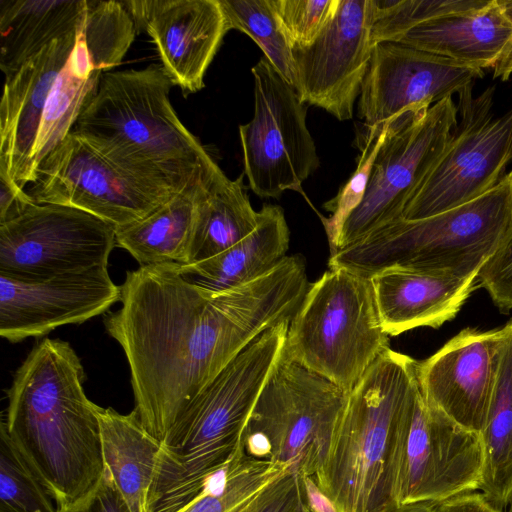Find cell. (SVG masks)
Returning a JSON list of instances; mask_svg holds the SVG:
<instances>
[{"label":"cell","mask_w":512,"mask_h":512,"mask_svg":"<svg viewBox=\"0 0 512 512\" xmlns=\"http://www.w3.org/2000/svg\"><path fill=\"white\" fill-rule=\"evenodd\" d=\"M498 374L481 438L484 466L479 491L506 510L512 496V319L507 323Z\"/></svg>","instance_id":"f1b7e54d"},{"label":"cell","mask_w":512,"mask_h":512,"mask_svg":"<svg viewBox=\"0 0 512 512\" xmlns=\"http://www.w3.org/2000/svg\"><path fill=\"white\" fill-rule=\"evenodd\" d=\"M495 88L458 94L459 121L447 146L408 201L402 219L418 220L473 201L492 190L512 160V107L493 117Z\"/></svg>","instance_id":"9c48e42d"},{"label":"cell","mask_w":512,"mask_h":512,"mask_svg":"<svg viewBox=\"0 0 512 512\" xmlns=\"http://www.w3.org/2000/svg\"><path fill=\"white\" fill-rule=\"evenodd\" d=\"M173 86L162 65L105 72L72 130L165 202L223 172L179 119Z\"/></svg>","instance_id":"3957f363"},{"label":"cell","mask_w":512,"mask_h":512,"mask_svg":"<svg viewBox=\"0 0 512 512\" xmlns=\"http://www.w3.org/2000/svg\"><path fill=\"white\" fill-rule=\"evenodd\" d=\"M388 348L371 278L329 268L289 322L283 354L350 393Z\"/></svg>","instance_id":"52a82bcc"},{"label":"cell","mask_w":512,"mask_h":512,"mask_svg":"<svg viewBox=\"0 0 512 512\" xmlns=\"http://www.w3.org/2000/svg\"><path fill=\"white\" fill-rule=\"evenodd\" d=\"M286 469L249 457L241 447L226 465L205 480L191 500L174 512H233Z\"/></svg>","instance_id":"f546056e"},{"label":"cell","mask_w":512,"mask_h":512,"mask_svg":"<svg viewBox=\"0 0 512 512\" xmlns=\"http://www.w3.org/2000/svg\"><path fill=\"white\" fill-rule=\"evenodd\" d=\"M476 277L409 269L374 275L371 280L385 333L390 337L417 327L439 328L458 314Z\"/></svg>","instance_id":"44dd1931"},{"label":"cell","mask_w":512,"mask_h":512,"mask_svg":"<svg viewBox=\"0 0 512 512\" xmlns=\"http://www.w3.org/2000/svg\"><path fill=\"white\" fill-rule=\"evenodd\" d=\"M251 72L254 115L239 126L249 188L261 198H279L287 190L305 196L302 184L320 164L307 106L265 57Z\"/></svg>","instance_id":"30bf717a"},{"label":"cell","mask_w":512,"mask_h":512,"mask_svg":"<svg viewBox=\"0 0 512 512\" xmlns=\"http://www.w3.org/2000/svg\"><path fill=\"white\" fill-rule=\"evenodd\" d=\"M87 1L84 41L96 66L105 72L121 63L137 29L123 1Z\"/></svg>","instance_id":"d6a6232c"},{"label":"cell","mask_w":512,"mask_h":512,"mask_svg":"<svg viewBox=\"0 0 512 512\" xmlns=\"http://www.w3.org/2000/svg\"><path fill=\"white\" fill-rule=\"evenodd\" d=\"M83 26L53 41L5 76L0 103V164L22 188L33 182L31 160L42 115Z\"/></svg>","instance_id":"ffe728a7"},{"label":"cell","mask_w":512,"mask_h":512,"mask_svg":"<svg viewBox=\"0 0 512 512\" xmlns=\"http://www.w3.org/2000/svg\"><path fill=\"white\" fill-rule=\"evenodd\" d=\"M491 0H371L373 46L398 42L427 21L481 9Z\"/></svg>","instance_id":"1f68e13d"},{"label":"cell","mask_w":512,"mask_h":512,"mask_svg":"<svg viewBox=\"0 0 512 512\" xmlns=\"http://www.w3.org/2000/svg\"><path fill=\"white\" fill-rule=\"evenodd\" d=\"M507 325L465 328L429 358L416 362L419 391L428 407L481 433L498 374Z\"/></svg>","instance_id":"e0dca14e"},{"label":"cell","mask_w":512,"mask_h":512,"mask_svg":"<svg viewBox=\"0 0 512 512\" xmlns=\"http://www.w3.org/2000/svg\"><path fill=\"white\" fill-rule=\"evenodd\" d=\"M484 76L482 69L398 42L374 46L358 101L364 126L427 110Z\"/></svg>","instance_id":"9a60e30c"},{"label":"cell","mask_w":512,"mask_h":512,"mask_svg":"<svg viewBox=\"0 0 512 512\" xmlns=\"http://www.w3.org/2000/svg\"><path fill=\"white\" fill-rule=\"evenodd\" d=\"M28 193L36 204L77 208L114 227L141 220L165 203L73 131L38 166Z\"/></svg>","instance_id":"5bb4252c"},{"label":"cell","mask_w":512,"mask_h":512,"mask_svg":"<svg viewBox=\"0 0 512 512\" xmlns=\"http://www.w3.org/2000/svg\"><path fill=\"white\" fill-rule=\"evenodd\" d=\"M49 492L10 438L0 427V512H56Z\"/></svg>","instance_id":"e575fe53"},{"label":"cell","mask_w":512,"mask_h":512,"mask_svg":"<svg viewBox=\"0 0 512 512\" xmlns=\"http://www.w3.org/2000/svg\"><path fill=\"white\" fill-rule=\"evenodd\" d=\"M348 394L282 352L244 428V454L313 478L327 458Z\"/></svg>","instance_id":"ba28073f"},{"label":"cell","mask_w":512,"mask_h":512,"mask_svg":"<svg viewBox=\"0 0 512 512\" xmlns=\"http://www.w3.org/2000/svg\"><path fill=\"white\" fill-rule=\"evenodd\" d=\"M84 380L71 345L46 338L7 391L6 430L58 506L88 492L105 470L98 405L86 396Z\"/></svg>","instance_id":"7a4b0ae2"},{"label":"cell","mask_w":512,"mask_h":512,"mask_svg":"<svg viewBox=\"0 0 512 512\" xmlns=\"http://www.w3.org/2000/svg\"><path fill=\"white\" fill-rule=\"evenodd\" d=\"M391 124L386 123L375 127L363 125L357 139L360 155L355 171L335 197L323 204V208L330 212V215L329 217L319 215V217L327 235L331 255L338 251L343 227L364 198L373 164Z\"/></svg>","instance_id":"836d02e7"},{"label":"cell","mask_w":512,"mask_h":512,"mask_svg":"<svg viewBox=\"0 0 512 512\" xmlns=\"http://www.w3.org/2000/svg\"><path fill=\"white\" fill-rule=\"evenodd\" d=\"M302 478L286 469L233 512H306Z\"/></svg>","instance_id":"8d00e7d4"},{"label":"cell","mask_w":512,"mask_h":512,"mask_svg":"<svg viewBox=\"0 0 512 512\" xmlns=\"http://www.w3.org/2000/svg\"><path fill=\"white\" fill-rule=\"evenodd\" d=\"M28 192L19 186L0 164V223L18 215L34 204Z\"/></svg>","instance_id":"ab89813d"},{"label":"cell","mask_w":512,"mask_h":512,"mask_svg":"<svg viewBox=\"0 0 512 512\" xmlns=\"http://www.w3.org/2000/svg\"><path fill=\"white\" fill-rule=\"evenodd\" d=\"M483 466L481 434L428 407L416 379L393 458L395 505L439 503L479 490Z\"/></svg>","instance_id":"8fae6325"},{"label":"cell","mask_w":512,"mask_h":512,"mask_svg":"<svg viewBox=\"0 0 512 512\" xmlns=\"http://www.w3.org/2000/svg\"><path fill=\"white\" fill-rule=\"evenodd\" d=\"M137 32L155 44L174 86L190 94L204 88V76L229 31L218 0L123 1Z\"/></svg>","instance_id":"d6986e66"},{"label":"cell","mask_w":512,"mask_h":512,"mask_svg":"<svg viewBox=\"0 0 512 512\" xmlns=\"http://www.w3.org/2000/svg\"><path fill=\"white\" fill-rule=\"evenodd\" d=\"M301 478L307 506L314 512H336L332 503L320 491L312 477L301 476Z\"/></svg>","instance_id":"b9f144b4"},{"label":"cell","mask_w":512,"mask_h":512,"mask_svg":"<svg viewBox=\"0 0 512 512\" xmlns=\"http://www.w3.org/2000/svg\"><path fill=\"white\" fill-rule=\"evenodd\" d=\"M115 227L77 208L32 204L0 223V274L20 280L107 267Z\"/></svg>","instance_id":"4fadbf2b"},{"label":"cell","mask_w":512,"mask_h":512,"mask_svg":"<svg viewBox=\"0 0 512 512\" xmlns=\"http://www.w3.org/2000/svg\"><path fill=\"white\" fill-rule=\"evenodd\" d=\"M87 6V0H0V68L5 76L80 29Z\"/></svg>","instance_id":"d4e9b609"},{"label":"cell","mask_w":512,"mask_h":512,"mask_svg":"<svg viewBox=\"0 0 512 512\" xmlns=\"http://www.w3.org/2000/svg\"><path fill=\"white\" fill-rule=\"evenodd\" d=\"M416 362L388 348L348 394L327 458L313 477L336 512H383L395 505L393 458Z\"/></svg>","instance_id":"5b68a950"},{"label":"cell","mask_w":512,"mask_h":512,"mask_svg":"<svg viewBox=\"0 0 512 512\" xmlns=\"http://www.w3.org/2000/svg\"><path fill=\"white\" fill-rule=\"evenodd\" d=\"M288 322L262 333L189 403L169 430L151 512H174L241 448L248 418L281 356Z\"/></svg>","instance_id":"277c9868"},{"label":"cell","mask_w":512,"mask_h":512,"mask_svg":"<svg viewBox=\"0 0 512 512\" xmlns=\"http://www.w3.org/2000/svg\"><path fill=\"white\" fill-rule=\"evenodd\" d=\"M120 297L107 267L40 280L0 274V335L13 343L41 337L105 313Z\"/></svg>","instance_id":"ac0fdd59"},{"label":"cell","mask_w":512,"mask_h":512,"mask_svg":"<svg viewBox=\"0 0 512 512\" xmlns=\"http://www.w3.org/2000/svg\"><path fill=\"white\" fill-rule=\"evenodd\" d=\"M476 282L488 292L501 313L512 310V223L500 245L480 268Z\"/></svg>","instance_id":"74e56055"},{"label":"cell","mask_w":512,"mask_h":512,"mask_svg":"<svg viewBox=\"0 0 512 512\" xmlns=\"http://www.w3.org/2000/svg\"><path fill=\"white\" fill-rule=\"evenodd\" d=\"M243 178L231 180L223 173L202 192L185 265L222 253L255 229L259 212L250 203Z\"/></svg>","instance_id":"4316f807"},{"label":"cell","mask_w":512,"mask_h":512,"mask_svg":"<svg viewBox=\"0 0 512 512\" xmlns=\"http://www.w3.org/2000/svg\"><path fill=\"white\" fill-rule=\"evenodd\" d=\"M306 512H314L309 506H307Z\"/></svg>","instance_id":"bcb514c9"},{"label":"cell","mask_w":512,"mask_h":512,"mask_svg":"<svg viewBox=\"0 0 512 512\" xmlns=\"http://www.w3.org/2000/svg\"><path fill=\"white\" fill-rule=\"evenodd\" d=\"M228 30L247 34L263 51L264 57L295 85V66L291 44L280 24L271 0H218Z\"/></svg>","instance_id":"4dcf8cb0"},{"label":"cell","mask_w":512,"mask_h":512,"mask_svg":"<svg viewBox=\"0 0 512 512\" xmlns=\"http://www.w3.org/2000/svg\"><path fill=\"white\" fill-rule=\"evenodd\" d=\"M457 114V105L447 97L389 126L364 198L346 221L338 250L402 219L408 201L444 152Z\"/></svg>","instance_id":"7c38bea8"},{"label":"cell","mask_w":512,"mask_h":512,"mask_svg":"<svg viewBox=\"0 0 512 512\" xmlns=\"http://www.w3.org/2000/svg\"><path fill=\"white\" fill-rule=\"evenodd\" d=\"M255 229L222 253L189 265L179 264L189 281L224 290L252 281L275 267L287 255L290 231L283 209L264 204Z\"/></svg>","instance_id":"cb8c5ba5"},{"label":"cell","mask_w":512,"mask_h":512,"mask_svg":"<svg viewBox=\"0 0 512 512\" xmlns=\"http://www.w3.org/2000/svg\"><path fill=\"white\" fill-rule=\"evenodd\" d=\"M512 39V1L491 0L485 7L422 23L398 43L456 61L493 69Z\"/></svg>","instance_id":"7402d4cb"},{"label":"cell","mask_w":512,"mask_h":512,"mask_svg":"<svg viewBox=\"0 0 512 512\" xmlns=\"http://www.w3.org/2000/svg\"><path fill=\"white\" fill-rule=\"evenodd\" d=\"M309 286L301 254L224 290L187 280L173 262L127 272L121 308L103 322L125 353L145 429L163 442L231 360L266 330L291 321Z\"/></svg>","instance_id":"6da1fadb"},{"label":"cell","mask_w":512,"mask_h":512,"mask_svg":"<svg viewBox=\"0 0 512 512\" xmlns=\"http://www.w3.org/2000/svg\"><path fill=\"white\" fill-rule=\"evenodd\" d=\"M371 0H339L334 17L314 42L292 48L300 99L339 121L351 120L373 44Z\"/></svg>","instance_id":"2e32d148"},{"label":"cell","mask_w":512,"mask_h":512,"mask_svg":"<svg viewBox=\"0 0 512 512\" xmlns=\"http://www.w3.org/2000/svg\"><path fill=\"white\" fill-rule=\"evenodd\" d=\"M506 512H512V496H511L508 506L506 508Z\"/></svg>","instance_id":"f6af8a7d"},{"label":"cell","mask_w":512,"mask_h":512,"mask_svg":"<svg viewBox=\"0 0 512 512\" xmlns=\"http://www.w3.org/2000/svg\"><path fill=\"white\" fill-rule=\"evenodd\" d=\"M292 48L314 42L334 17L339 0H271Z\"/></svg>","instance_id":"d590c367"},{"label":"cell","mask_w":512,"mask_h":512,"mask_svg":"<svg viewBox=\"0 0 512 512\" xmlns=\"http://www.w3.org/2000/svg\"><path fill=\"white\" fill-rule=\"evenodd\" d=\"M223 173L186 188L143 219L115 227L116 246L128 251L140 266L185 265L199 198Z\"/></svg>","instance_id":"484cf974"},{"label":"cell","mask_w":512,"mask_h":512,"mask_svg":"<svg viewBox=\"0 0 512 512\" xmlns=\"http://www.w3.org/2000/svg\"><path fill=\"white\" fill-rule=\"evenodd\" d=\"M105 467L131 512H151L162 442L143 426L137 411L120 414L97 406Z\"/></svg>","instance_id":"603a6c76"},{"label":"cell","mask_w":512,"mask_h":512,"mask_svg":"<svg viewBox=\"0 0 512 512\" xmlns=\"http://www.w3.org/2000/svg\"><path fill=\"white\" fill-rule=\"evenodd\" d=\"M436 504L434 502H417L394 505L383 512H434Z\"/></svg>","instance_id":"ee69618b"},{"label":"cell","mask_w":512,"mask_h":512,"mask_svg":"<svg viewBox=\"0 0 512 512\" xmlns=\"http://www.w3.org/2000/svg\"><path fill=\"white\" fill-rule=\"evenodd\" d=\"M493 70V78L507 81L512 75V39Z\"/></svg>","instance_id":"7bdbcfd3"},{"label":"cell","mask_w":512,"mask_h":512,"mask_svg":"<svg viewBox=\"0 0 512 512\" xmlns=\"http://www.w3.org/2000/svg\"><path fill=\"white\" fill-rule=\"evenodd\" d=\"M434 512H506L492 504L479 490L464 493L436 504Z\"/></svg>","instance_id":"60d3db41"},{"label":"cell","mask_w":512,"mask_h":512,"mask_svg":"<svg viewBox=\"0 0 512 512\" xmlns=\"http://www.w3.org/2000/svg\"><path fill=\"white\" fill-rule=\"evenodd\" d=\"M512 223V171L466 204L418 219H399L330 255L329 268L371 278L389 269L477 276Z\"/></svg>","instance_id":"8992f818"},{"label":"cell","mask_w":512,"mask_h":512,"mask_svg":"<svg viewBox=\"0 0 512 512\" xmlns=\"http://www.w3.org/2000/svg\"><path fill=\"white\" fill-rule=\"evenodd\" d=\"M103 73L91 58L82 29L69 60L51 89L42 115L31 160L33 182L41 162L72 132L79 116L95 96Z\"/></svg>","instance_id":"83f0119b"},{"label":"cell","mask_w":512,"mask_h":512,"mask_svg":"<svg viewBox=\"0 0 512 512\" xmlns=\"http://www.w3.org/2000/svg\"><path fill=\"white\" fill-rule=\"evenodd\" d=\"M56 512H131L126 500L105 467L101 479L88 492Z\"/></svg>","instance_id":"f35d334b"}]
</instances>
